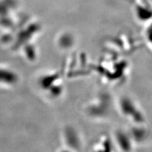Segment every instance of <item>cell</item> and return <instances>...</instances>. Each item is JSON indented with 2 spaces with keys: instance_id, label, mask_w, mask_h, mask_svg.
Wrapping results in <instances>:
<instances>
[{
  "instance_id": "6da1fadb",
  "label": "cell",
  "mask_w": 152,
  "mask_h": 152,
  "mask_svg": "<svg viewBox=\"0 0 152 152\" xmlns=\"http://www.w3.org/2000/svg\"><path fill=\"white\" fill-rule=\"evenodd\" d=\"M17 80V75L12 70L0 66V85L12 86Z\"/></svg>"
}]
</instances>
